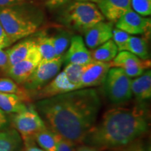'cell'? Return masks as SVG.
<instances>
[{
	"label": "cell",
	"mask_w": 151,
	"mask_h": 151,
	"mask_svg": "<svg viewBox=\"0 0 151 151\" xmlns=\"http://www.w3.org/2000/svg\"><path fill=\"white\" fill-rule=\"evenodd\" d=\"M131 6L142 16H148L151 14V0H131Z\"/></svg>",
	"instance_id": "28"
},
{
	"label": "cell",
	"mask_w": 151,
	"mask_h": 151,
	"mask_svg": "<svg viewBox=\"0 0 151 151\" xmlns=\"http://www.w3.org/2000/svg\"><path fill=\"white\" fill-rule=\"evenodd\" d=\"M60 20L65 25L80 32H85L104 17L94 3L76 1L65 5L59 15Z\"/></svg>",
	"instance_id": "4"
},
{
	"label": "cell",
	"mask_w": 151,
	"mask_h": 151,
	"mask_svg": "<svg viewBox=\"0 0 151 151\" xmlns=\"http://www.w3.org/2000/svg\"><path fill=\"white\" fill-rule=\"evenodd\" d=\"M81 1H90V2L92 3H97L99 0H81Z\"/></svg>",
	"instance_id": "37"
},
{
	"label": "cell",
	"mask_w": 151,
	"mask_h": 151,
	"mask_svg": "<svg viewBox=\"0 0 151 151\" xmlns=\"http://www.w3.org/2000/svg\"><path fill=\"white\" fill-rule=\"evenodd\" d=\"M149 126L148 113L142 105L132 109H112L92 126L83 143L96 147L99 151L121 148L147 133Z\"/></svg>",
	"instance_id": "2"
},
{
	"label": "cell",
	"mask_w": 151,
	"mask_h": 151,
	"mask_svg": "<svg viewBox=\"0 0 151 151\" xmlns=\"http://www.w3.org/2000/svg\"><path fill=\"white\" fill-rule=\"evenodd\" d=\"M132 96L139 102H143L151 97V71L147 69L131 82Z\"/></svg>",
	"instance_id": "16"
},
{
	"label": "cell",
	"mask_w": 151,
	"mask_h": 151,
	"mask_svg": "<svg viewBox=\"0 0 151 151\" xmlns=\"http://www.w3.org/2000/svg\"><path fill=\"white\" fill-rule=\"evenodd\" d=\"M29 0H0V7L9 6L18 4L28 2Z\"/></svg>",
	"instance_id": "32"
},
{
	"label": "cell",
	"mask_w": 151,
	"mask_h": 151,
	"mask_svg": "<svg viewBox=\"0 0 151 151\" xmlns=\"http://www.w3.org/2000/svg\"><path fill=\"white\" fill-rule=\"evenodd\" d=\"M35 40L36 46L40 52L41 60H50L56 58L50 36L44 32H41L38 34Z\"/></svg>",
	"instance_id": "21"
},
{
	"label": "cell",
	"mask_w": 151,
	"mask_h": 151,
	"mask_svg": "<svg viewBox=\"0 0 151 151\" xmlns=\"http://www.w3.org/2000/svg\"><path fill=\"white\" fill-rule=\"evenodd\" d=\"M24 151H45L40 147L37 146L35 142H32L25 145V149Z\"/></svg>",
	"instance_id": "35"
},
{
	"label": "cell",
	"mask_w": 151,
	"mask_h": 151,
	"mask_svg": "<svg viewBox=\"0 0 151 151\" xmlns=\"http://www.w3.org/2000/svg\"><path fill=\"white\" fill-rule=\"evenodd\" d=\"M64 64V56L50 60H41L23 86L27 92L35 93L60 73Z\"/></svg>",
	"instance_id": "7"
},
{
	"label": "cell",
	"mask_w": 151,
	"mask_h": 151,
	"mask_svg": "<svg viewBox=\"0 0 151 151\" xmlns=\"http://www.w3.org/2000/svg\"><path fill=\"white\" fill-rule=\"evenodd\" d=\"M75 90H77L76 86L68 80L67 76L62 71L34 94L35 97L39 100L67 93Z\"/></svg>",
	"instance_id": "12"
},
{
	"label": "cell",
	"mask_w": 151,
	"mask_h": 151,
	"mask_svg": "<svg viewBox=\"0 0 151 151\" xmlns=\"http://www.w3.org/2000/svg\"><path fill=\"white\" fill-rule=\"evenodd\" d=\"M9 124V118L6 113L0 109V130L5 129Z\"/></svg>",
	"instance_id": "33"
},
{
	"label": "cell",
	"mask_w": 151,
	"mask_h": 151,
	"mask_svg": "<svg viewBox=\"0 0 151 151\" xmlns=\"http://www.w3.org/2000/svg\"><path fill=\"white\" fill-rule=\"evenodd\" d=\"M130 35L119 29L118 28L113 29L112 32V38L113 42L116 45L118 50L120 51H124L127 50L128 41H129Z\"/></svg>",
	"instance_id": "27"
},
{
	"label": "cell",
	"mask_w": 151,
	"mask_h": 151,
	"mask_svg": "<svg viewBox=\"0 0 151 151\" xmlns=\"http://www.w3.org/2000/svg\"><path fill=\"white\" fill-rule=\"evenodd\" d=\"M111 67V62L94 60L86 65L78 85V90L90 88L102 84Z\"/></svg>",
	"instance_id": "9"
},
{
	"label": "cell",
	"mask_w": 151,
	"mask_h": 151,
	"mask_svg": "<svg viewBox=\"0 0 151 151\" xmlns=\"http://www.w3.org/2000/svg\"><path fill=\"white\" fill-rule=\"evenodd\" d=\"M101 104L97 91L90 88L39 99L35 108L48 129L78 145L96 123Z\"/></svg>",
	"instance_id": "1"
},
{
	"label": "cell",
	"mask_w": 151,
	"mask_h": 151,
	"mask_svg": "<svg viewBox=\"0 0 151 151\" xmlns=\"http://www.w3.org/2000/svg\"><path fill=\"white\" fill-rule=\"evenodd\" d=\"M72 34L69 30L59 29L54 35L50 36L55 52L56 58L63 57L69 46Z\"/></svg>",
	"instance_id": "22"
},
{
	"label": "cell",
	"mask_w": 151,
	"mask_h": 151,
	"mask_svg": "<svg viewBox=\"0 0 151 151\" xmlns=\"http://www.w3.org/2000/svg\"><path fill=\"white\" fill-rule=\"evenodd\" d=\"M151 20L137 14L132 9L116 21V28L129 35H143L150 31Z\"/></svg>",
	"instance_id": "10"
},
{
	"label": "cell",
	"mask_w": 151,
	"mask_h": 151,
	"mask_svg": "<svg viewBox=\"0 0 151 151\" xmlns=\"http://www.w3.org/2000/svg\"><path fill=\"white\" fill-rule=\"evenodd\" d=\"M35 45V39L29 38L20 41L12 48L8 49L6 50L9 58L8 69L15 64L25 59Z\"/></svg>",
	"instance_id": "17"
},
{
	"label": "cell",
	"mask_w": 151,
	"mask_h": 151,
	"mask_svg": "<svg viewBox=\"0 0 151 151\" xmlns=\"http://www.w3.org/2000/svg\"><path fill=\"white\" fill-rule=\"evenodd\" d=\"M22 139L16 129L0 131V151H21Z\"/></svg>",
	"instance_id": "19"
},
{
	"label": "cell",
	"mask_w": 151,
	"mask_h": 151,
	"mask_svg": "<svg viewBox=\"0 0 151 151\" xmlns=\"http://www.w3.org/2000/svg\"><path fill=\"white\" fill-rule=\"evenodd\" d=\"M11 44H12V43L6 34L4 29L1 22H0V46H1V48L4 49L6 47L10 46Z\"/></svg>",
	"instance_id": "30"
},
{
	"label": "cell",
	"mask_w": 151,
	"mask_h": 151,
	"mask_svg": "<svg viewBox=\"0 0 151 151\" xmlns=\"http://www.w3.org/2000/svg\"><path fill=\"white\" fill-rule=\"evenodd\" d=\"M97 4L101 14L111 22L132 9L131 0H99Z\"/></svg>",
	"instance_id": "14"
},
{
	"label": "cell",
	"mask_w": 151,
	"mask_h": 151,
	"mask_svg": "<svg viewBox=\"0 0 151 151\" xmlns=\"http://www.w3.org/2000/svg\"><path fill=\"white\" fill-rule=\"evenodd\" d=\"M48 6H58L66 1V0H42Z\"/></svg>",
	"instance_id": "36"
},
{
	"label": "cell",
	"mask_w": 151,
	"mask_h": 151,
	"mask_svg": "<svg viewBox=\"0 0 151 151\" xmlns=\"http://www.w3.org/2000/svg\"><path fill=\"white\" fill-rule=\"evenodd\" d=\"M118 48L112 39H109L94 50L90 52L91 57L94 61L111 62L118 54Z\"/></svg>",
	"instance_id": "20"
},
{
	"label": "cell",
	"mask_w": 151,
	"mask_h": 151,
	"mask_svg": "<svg viewBox=\"0 0 151 151\" xmlns=\"http://www.w3.org/2000/svg\"><path fill=\"white\" fill-rule=\"evenodd\" d=\"M111 67H119L123 70L143 68L148 69L150 67V60H143L127 50L120 51L111 62Z\"/></svg>",
	"instance_id": "15"
},
{
	"label": "cell",
	"mask_w": 151,
	"mask_h": 151,
	"mask_svg": "<svg viewBox=\"0 0 151 151\" xmlns=\"http://www.w3.org/2000/svg\"><path fill=\"white\" fill-rule=\"evenodd\" d=\"M93 61L90 52L81 36H73L67 51L64 55V64L86 65Z\"/></svg>",
	"instance_id": "11"
},
{
	"label": "cell",
	"mask_w": 151,
	"mask_h": 151,
	"mask_svg": "<svg viewBox=\"0 0 151 151\" xmlns=\"http://www.w3.org/2000/svg\"><path fill=\"white\" fill-rule=\"evenodd\" d=\"M41 60L37 46L33 47L25 59L15 64L5 71L9 78L19 85H23Z\"/></svg>",
	"instance_id": "8"
},
{
	"label": "cell",
	"mask_w": 151,
	"mask_h": 151,
	"mask_svg": "<svg viewBox=\"0 0 151 151\" xmlns=\"http://www.w3.org/2000/svg\"><path fill=\"white\" fill-rule=\"evenodd\" d=\"M85 66L86 65H78V64H68L66 65L63 69L64 73L67 76L68 80L76 86L77 90Z\"/></svg>",
	"instance_id": "26"
},
{
	"label": "cell",
	"mask_w": 151,
	"mask_h": 151,
	"mask_svg": "<svg viewBox=\"0 0 151 151\" xmlns=\"http://www.w3.org/2000/svg\"><path fill=\"white\" fill-rule=\"evenodd\" d=\"M113 29L111 22H106L104 20L98 22L84 32L85 43L90 49L97 48L111 39Z\"/></svg>",
	"instance_id": "13"
},
{
	"label": "cell",
	"mask_w": 151,
	"mask_h": 151,
	"mask_svg": "<svg viewBox=\"0 0 151 151\" xmlns=\"http://www.w3.org/2000/svg\"><path fill=\"white\" fill-rule=\"evenodd\" d=\"M76 151H99V149L94 146H90V145H81L76 149Z\"/></svg>",
	"instance_id": "34"
},
{
	"label": "cell",
	"mask_w": 151,
	"mask_h": 151,
	"mask_svg": "<svg viewBox=\"0 0 151 151\" xmlns=\"http://www.w3.org/2000/svg\"><path fill=\"white\" fill-rule=\"evenodd\" d=\"M12 118L15 129L20 134L24 145L35 142V135L46 127L33 106H29L21 112L15 113Z\"/></svg>",
	"instance_id": "6"
},
{
	"label": "cell",
	"mask_w": 151,
	"mask_h": 151,
	"mask_svg": "<svg viewBox=\"0 0 151 151\" xmlns=\"http://www.w3.org/2000/svg\"><path fill=\"white\" fill-rule=\"evenodd\" d=\"M127 50L143 60H148L150 58L148 42L144 38L130 36Z\"/></svg>",
	"instance_id": "24"
},
{
	"label": "cell",
	"mask_w": 151,
	"mask_h": 151,
	"mask_svg": "<svg viewBox=\"0 0 151 151\" xmlns=\"http://www.w3.org/2000/svg\"><path fill=\"white\" fill-rule=\"evenodd\" d=\"M0 49H3L2 48H1V46H0Z\"/></svg>",
	"instance_id": "38"
},
{
	"label": "cell",
	"mask_w": 151,
	"mask_h": 151,
	"mask_svg": "<svg viewBox=\"0 0 151 151\" xmlns=\"http://www.w3.org/2000/svg\"><path fill=\"white\" fill-rule=\"evenodd\" d=\"M76 145L58 134L56 151H76Z\"/></svg>",
	"instance_id": "29"
},
{
	"label": "cell",
	"mask_w": 151,
	"mask_h": 151,
	"mask_svg": "<svg viewBox=\"0 0 151 151\" xmlns=\"http://www.w3.org/2000/svg\"><path fill=\"white\" fill-rule=\"evenodd\" d=\"M9 58L6 50L0 49V69L6 71L8 69Z\"/></svg>",
	"instance_id": "31"
},
{
	"label": "cell",
	"mask_w": 151,
	"mask_h": 151,
	"mask_svg": "<svg viewBox=\"0 0 151 151\" xmlns=\"http://www.w3.org/2000/svg\"><path fill=\"white\" fill-rule=\"evenodd\" d=\"M0 92L15 94L24 98L26 101L29 100V95L27 90L19 86V84L9 77L0 78Z\"/></svg>",
	"instance_id": "25"
},
{
	"label": "cell",
	"mask_w": 151,
	"mask_h": 151,
	"mask_svg": "<svg viewBox=\"0 0 151 151\" xmlns=\"http://www.w3.org/2000/svg\"><path fill=\"white\" fill-rule=\"evenodd\" d=\"M58 134L46 127L40 130L34 137L38 146L45 151H56Z\"/></svg>",
	"instance_id": "23"
},
{
	"label": "cell",
	"mask_w": 151,
	"mask_h": 151,
	"mask_svg": "<svg viewBox=\"0 0 151 151\" xmlns=\"http://www.w3.org/2000/svg\"><path fill=\"white\" fill-rule=\"evenodd\" d=\"M131 78L119 67H111L103 82L104 91L107 99L114 104L129 101L132 97Z\"/></svg>",
	"instance_id": "5"
},
{
	"label": "cell",
	"mask_w": 151,
	"mask_h": 151,
	"mask_svg": "<svg viewBox=\"0 0 151 151\" xmlns=\"http://www.w3.org/2000/svg\"><path fill=\"white\" fill-rule=\"evenodd\" d=\"M26 100L15 94L0 92V109L6 113H18L27 109Z\"/></svg>",
	"instance_id": "18"
},
{
	"label": "cell",
	"mask_w": 151,
	"mask_h": 151,
	"mask_svg": "<svg viewBox=\"0 0 151 151\" xmlns=\"http://www.w3.org/2000/svg\"><path fill=\"white\" fill-rule=\"evenodd\" d=\"M43 20L42 11L29 2L0 7V22L12 43L35 33Z\"/></svg>",
	"instance_id": "3"
}]
</instances>
